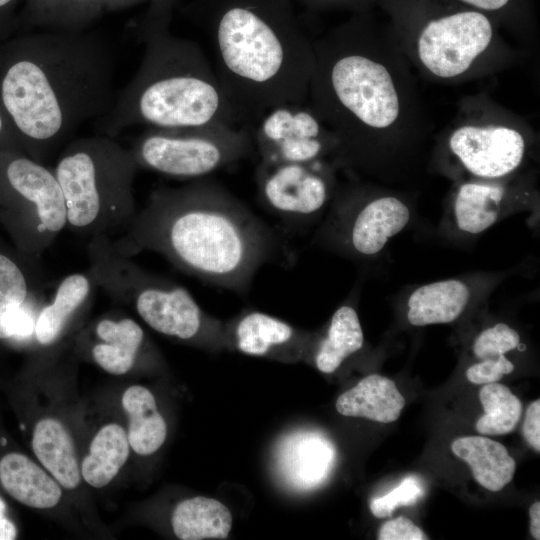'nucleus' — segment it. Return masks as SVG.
Returning <instances> with one entry per match:
<instances>
[{"label":"nucleus","mask_w":540,"mask_h":540,"mask_svg":"<svg viewBox=\"0 0 540 540\" xmlns=\"http://www.w3.org/2000/svg\"><path fill=\"white\" fill-rule=\"evenodd\" d=\"M130 149L103 135L70 141L53 168L66 207V228L88 238L122 235L137 214Z\"/></svg>","instance_id":"0eeeda50"},{"label":"nucleus","mask_w":540,"mask_h":540,"mask_svg":"<svg viewBox=\"0 0 540 540\" xmlns=\"http://www.w3.org/2000/svg\"><path fill=\"white\" fill-rule=\"evenodd\" d=\"M335 160L268 163L256 169L258 196L283 219L303 220L320 213L337 190Z\"/></svg>","instance_id":"4468645a"},{"label":"nucleus","mask_w":540,"mask_h":540,"mask_svg":"<svg viewBox=\"0 0 540 540\" xmlns=\"http://www.w3.org/2000/svg\"><path fill=\"white\" fill-rule=\"evenodd\" d=\"M291 0H193L186 12L205 31L215 72L248 124L273 107L308 100L313 40Z\"/></svg>","instance_id":"20e7f679"},{"label":"nucleus","mask_w":540,"mask_h":540,"mask_svg":"<svg viewBox=\"0 0 540 540\" xmlns=\"http://www.w3.org/2000/svg\"><path fill=\"white\" fill-rule=\"evenodd\" d=\"M247 125L209 124L188 128L148 127L130 149L139 168L178 179H201L249 156L254 148Z\"/></svg>","instance_id":"9b49d317"},{"label":"nucleus","mask_w":540,"mask_h":540,"mask_svg":"<svg viewBox=\"0 0 540 540\" xmlns=\"http://www.w3.org/2000/svg\"><path fill=\"white\" fill-rule=\"evenodd\" d=\"M530 190L519 175L504 180H457L451 202L454 223L463 233L480 234L505 215L522 209Z\"/></svg>","instance_id":"dca6fc26"},{"label":"nucleus","mask_w":540,"mask_h":540,"mask_svg":"<svg viewBox=\"0 0 540 540\" xmlns=\"http://www.w3.org/2000/svg\"><path fill=\"white\" fill-rule=\"evenodd\" d=\"M5 134V121L4 117L0 112V137Z\"/></svg>","instance_id":"37998d69"},{"label":"nucleus","mask_w":540,"mask_h":540,"mask_svg":"<svg viewBox=\"0 0 540 540\" xmlns=\"http://www.w3.org/2000/svg\"><path fill=\"white\" fill-rule=\"evenodd\" d=\"M87 256L97 287L153 330L190 341L209 329V319L186 288L136 264L117 250L112 238H89Z\"/></svg>","instance_id":"1a4fd4ad"},{"label":"nucleus","mask_w":540,"mask_h":540,"mask_svg":"<svg viewBox=\"0 0 540 540\" xmlns=\"http://www.w3.org/2000/svg\"><path fill=\"white\" fill-rule=\"evenodd\" d=\"M323 240L354 256L378 255L409 223L411 210L398 195L367 186L336 190Z\"/></svg>","instance_id":"f8f14e48"},{"label":"nucleus","mask_w":540,"mask_h":540,"mask_svg":"<svg viewBox=\"0 0 540 540\" xmlns=\"http://www.w3.org/2000/svg\"><path fill=\"white\" fill-rule=\"evenodd\" d=\"M115 59L87 30H43L25 39L0 82L3 107L27 155L47 157L87 121L112 108Z\"/></svg>","instance_id":"7ed1b4c3"},{"label":"nucleus","mask_w":540,"mask_h":540,"mask_svg":"<svg viewBox=\"0 0 540 540\" xmlns=\"http://www.w3.org/2000/svg\"><path fill=\"white\" fill-rule=\"evenodd\" d=\"M297 335L286 322L260 311H246L234 326L235 345L241 352L264 356L288 346Z\"/></svg>","instance_id":"c756f323"},{"label":"nucleus","mask_w":540,"mask_h":540,"mask_svg":"<svg viewBox=\"0 0 540 540\" xmlns=\"http://www.w3.org/2000/svg\"><path fill=\"white\" fill-rule=\"evenodd\" d=\"M475 296H479L475 286L463 279L451 278L421 285L407 299V320L413 326L453 322Z\"/></svg>","instance_id":"aec40b11"},{"label":"nucleus","mask_w":540,"mask_h":540,"mask_svg":"<svg viewBox=\"0 0 540 540\" xmlns=\"http://www.w3.org/2000/svg\"><path fill=\"white\" fill-rule=\"evenodd\" d=\"M14 0H0V12L11 6Z\"/></svg>","instance_id":"79ce46f5"},{"label":"nucleus","mask_w":540,"mask_h":540,"mask_svg":"<svg viewBox=\"0 0 540 540\" xmlns=\"http://www.w3.org/2000/svg\"><path fill=\"white\" fill-rule=\"evenodd\" d=\"M170 23L141 17L136 37L141 64L116 94L112 108L94 121L95 132L115 138L136 125L188 128L209 124L248 125L201 47L173 35Z\"/></svg>","instance_id":"39448f33"},{"label":"nucleus","mask_w":540,"mask_h":540,"mask_svg":"<svg viewBox=\"0 0 540 540\" xmlns=\"http://www.w3.org/2000/svg\"><path fill=\"white\" fill-rule=\"evenodd\" d=\"M377 6L415 74L430 82L458 85L522 58L492 17L454 0H379Z\"/></svg>","instance_id":"423d86ee"},{"label":"nucleus","mask_w":540,"mask_h":540,"mask_svg":"<svg viewBox=\"0 0 540 540\" xmlns=\"http://www.w3.org/2000/svg\"><path fill=\"white\" fill-rule=\"evenodd\" d=\"M32 450L38 461L65 489L76 488L81 481V470L70 433L55 418H43L34 425Z\"/></svg>","instance_id":"5701e85b"},{"label":"nucleus","mask_w":540,"mask_h":540,"mask_svg":"<svg viewBox=\"0 0 540 540\" xmlns=\"http://www.w3.org/2000/svg\"><path fill=\"white\" fill-rule=\"evenodd\" d=\"M492 17L500 27L525 44L536 40L534 0H454Z\"/></svg>","instance_id":"2f4dec72"},{"label":"nucleus","mask_w":540,"mask_h":540,"mask_svg":"<svg viewBox=\"0 0 540 540\" xmlns=\"http://www.w3.org/2000/svg\"><path fill=\"white\" fill-rule=\"evenodd\" d=\"M148 0H27L24 21L43 30L80 31L106 12Z\"/></svg>","instance_id":"4be33fe9"},{"label":"nucleus","mask_w":540,"mask_h":540,"mask_svg":"<svg viewBox=\"0 0 540 540\" xmlns=\"http://www.w3.org/2000/svg\"><path fill=\"white\" fill-rule=\"evenodd\" d=\"M180 0H148L144 17L171 23L173 12Z\"/></svg>","instance_id":"58836bf2"},{"label":"nucleus","mask_w":540,"mask_h":540,"mask_svg":"<svg viewBox=\"0 0 540 540\" xmlns=\"http://www.w3.org/2000/svg\"><path fill=\"white\" fill-rule=\"evenodd\" d=\"M113 242L127 257L151 251L188 275L241 295L264 264L288 256L277 231L205 178L153 190Z\"/></svg>","instance_id":"f03ea898"},{"label":"nucleus","mask_w":540,"mask_h":540,"mask_svg":"<svg viewBox=\"0 0 540 540\" xmlns=\"http://www.w3.org/2000/svg\"><path fill=\"white\" fill-rule=\"evenodd\" d=\"M484 414L476 423L483 435H503L512 432L522 414L520 400L505 385L497 382L485 384L479 391Z\"/></svg>","instance_id":"7c9ffc66"},{"label":"nucleus","mask_w":540,"mask_h":540,"mask_svg":"<svg viewBox=\"0 0 540 540\" xmlns=\"http://www.w3.org/2000/svg\"><path fill=\"white\" fill-rule=\"evenodd\" d=\"M513 370V363L505 355H500L471 365L467 369L466 377L473 384H488L498 382Z\"/></svg>","instance_id":"f704fd0d"},{"label":"nucleus","mask_w":540,"mask_h":540,"mask_svg":"<svg viewBox=\"0 0 540 540\" xmlns=\"http://www.w3.org/2000/svg\"><path fill=\"white\" fill-rule=\"evenodd\" d=\"M519 333L505 323H498L483 330L474 340L472 350L479 359L505 355L512 350H524Z\"/></svg>","instance_id":"473e14b6"},{"label":"nucleus","mask_w":540,"mask_h":540,"mask_svg":"<svg viewBox=\"0 0 540 540\" xmlns=\"http://www.w3.org/2000/svg\"><path fill=\"white\" fill-rule=\"evenodd\" d=\"M121 402L129 419L126 432L130 448L139 455L153 454L167 435L166 422L153 394L143 386L133 385L124 391Z\"/></svg>","instance_id":"a878e982"},{"label":"nucleus","mask_w":540,"mask_h":540,"mask_svg":"<svg viewBox=\"0 0 540 540\" xmlns=\"http://www.w3.org/2000/svg\"><path fill=\"white\" fill-rule=\"evenodd\" d=\"M45 294L40 258L0 241V343L20 345L33 339Z\"/></svg>","instance_id":"2eb2a0df"},{"label":"nucleus","mask_w":540,"mask_h":540,"mask_svg":"<svg viewBox=\"0 0 540 540\" xmlns=\"http://www.w3.org/2000/svg\"><path fill=\"white\" fill-rule=\"evenodd\" d=\"M379 540H426V534L410 519L400 516L386 521L378 533Z\"/></svg>","instance_id":"c9c22d12"},{"label":"nucleus","mask_w":540,"mask_h":540,"mask_svg":"<svg viewBox=\"0 0 540 540\" xmlns=\"http://www.w3.org/2000/svg\"><path fill=\"white\" fill-rule=\"evenodd\" d=\"M424 495L421 480L416 476L406 477L398 486L388 494L373 498L370 502V510L377 518H384L398 506L415 504Z\"/></svg>","instance_id":"72a5a7b5"},{"label":"nucleus","mask_w":540,"mask_h":540,"mask_svg":"<svg viewBox=\"0 0 540 540\" xmlns=\"http://www.w3.org/2000/svg\"><path fill=\"white\" fill-rule=\"evenodd\" d=\"M252 136L262 162L335 160L341 166L335 135L309 104L271 108L257 121Z\"/></svg>","instance_id":"ddd939ff"},{"label":"nucleus","mask_w":540,"mask_h":540,"mask_svg":"<svg viewBox=\"0 0 540 540\" xmlns=\"http://www.w3.org/2000/svg\"><path fill=\"white\" fill-rule=\"evenodd\" d=\"M335 447L322 434L300 431L285 437L277 449V467L283 479L297 490H310L328 477Z\"/></svg>","instance_id":"f3484780"},{"label":"nucleus","mask_w":540,"mask_h":540,"mask_svg":"<svg viewBox=\"0 0 540 540\" xmlns=\"http://www.w3.org/2000/svg\"><path fill=\"white\" fill-rule=\"evenodd\" d=\"M171 524L181 540L226 539L231 530L232 515L220 501L197 496L177 504Z\"/></svg>","instance_id":"bb28decb"},{"label":"nucleus","mask_w":540,"mask_h":540,"mask_svg":"<svg viewBox=\"0 0 540 540\" xmlns=\"http://www.w3.org/2000/svg\"><path fill=\"white\" fill-rule=\"evenodd\" d=\"M89 344L92 360L112 375H124L137 363L145 346L142 327L130 317L105 316L92 328Z\"/></svg>","instance_id":"6ab92c4d"},{"label":"nucleus","mask_w":540,"mask_h":540,"mask_svg":"<svg viewBox=\"0 0 540 540\" xmlns=\"http://www.w3.org/2000/svg\"><path fill=\"white\" fill-rule=\"evenodd\" d=\"M364 336L355 308L347 303L332 315L326 335L318 343L315 364L323 373H333L343 361L359 351Z\"/></svg>","instance_id":"c85d7f7f"},{"label":"nucleus","mask_w":540,"mask_h":540,"mask_svg":"<svg viewBox=\"0 0 540 540\" xmlns=\"http://www.w3.org/2000/svg\"><path fill=\"white\" fill-rule=\"evenodd\" d=\"M0 487L18 503L35 509L52 508L62 496L58 482L16 450L0 452Z\"/></svg>","instance_id":"412c9836"},{"label":"nucleus","mask_w":540,"mask_h":540,"mask_svg":"<svg viewBox=\"0 0 540 540\" xmlns=\"http://www.w3.org/2000/svg\"><path fill=\"white\" fill-rule=\"evenodd\" d=\"M17 536V525L10 517L8 505L0 494V540H14Z\"/></svg>","instance_id":"ea45409f"},{"label":"nucleus","mask_w":540,"mask_h":540,"mask_svg":"<svg viewBox=\"0 0 540 540\" xmlns=\"http://www.w3.org/2000/svg\"><path fill=\"white\" fill-rule=\"evenodd\" d=\"M130 453L127 432L117 423L104 425L91 441L89 453L80 465L81 476L94 488L108 485Z\"/></svg>","instance_id":"cd10ccee"},{"label":"nucleus","mask_w":540,"mask_h":540,"mask_svg":"<svg viewBox=\"0 0 540 540\" xmlns=\"http://www.w3.org/2000/svg\"><path fill=\"white\" fill-rule=\"evenodd\" d=\"M0 221L18 251L40 258L66 228L53 169L18 151L0 153Z\"/></svg>","instance_id":"9d476101"},{"label":"nucleus","mask_w":540,"mask_h":540,"mask_svg":"<svg viewBox=\"0 0 540 540\" xmlns=\"http://www.w3.org/2000/svg\"><path fill=\"white\" fill-rule=\"evenodd\" d=\"M97 288L89 270L65 276L36 316L33 339L37 344L49 347L59 342L88 309Z\"/></svg>","instance_id":"a211bd4d"},{"label":"nucleus","mask_w":540,"mask_h":540,"mask_svg":"<svg viewBox=\"0 0 540 540\" xmlns=\"http://www.w3.org/2000/svg\"><path fill=\"white\" fill-rule=\"evenodd\" d=\"M523 436L526 442L537 452H540V400L532 402L525 415Z\"/></svg>","instance_id":"4c0bfd02"},{"label":"nucleus","mask_w":540,"mask_h":540,"mask_svg":"<svg viewBox=\"0 0 540 540\" xmlns=\"http://www.w3.org/2000/svg\"><path fill=\"white\" fill-rule=\"evenodd\" d=\"M404 405L405 399L391 379L370 374L338 397L336 410L344 416L390 423L399 418Z\"/></svg>","instance_id":"b1692460"},{"label":"nucleus","mask_w":540,"mask_h":540,"mask_svg":"<svg viewBox=\"0 0 540 540\" xmlns=\"http://www.w3.org/2000/svg\"><path fill=\"white\" fill-rule=\"evenodd\" d=\"M436 141L437 165L456 180H504L520 174L537 136L525 118L481 92L458 102Z\"/></svg>","instance_id":"6e6552de"},{"label":"nucleus","mask_w":540,"mask_h":540,"mask_svg":"<svg viewBox=\"0 0 540 540\" xmlns=\"http://www.w3.org/2000/svg\"><path fill=\"white\" fill-rule=\"evenodd\" d=\"M379 0H291L311 10H348L352 13L373 10Z\"/></svg>","instance_id":"e433bc0d"},{"label":"nucleus","mask_w":540,"mask_h":540,"mask_svg":"<svg viewBox=\"0 0 540 540\" xmlns=\"http://www.w3.org/2000/svg\"><path fill=\"white\" fill-rule=\"evenodd\" d=\"M451 450L470 466L475 480L490 491H500L514 476L515 460L495 440L482 436L460 437L453 441Z\"/></svg>","instance_id":"393cba45"},{"label":"nucleus","mask_w":540,"mask_h":540,"mask_svg":"<svg viewBox=\"0 0 540 540\" xmlns=\"http://www.w3.org/2000/svg\"><path fill=\"white\" fill-rule=\"evenodd\" d=\"M309 106L335 135L341 166L389 176L424 146L429 121L416 74L373 10L313 40Z\"/></svg>","instance_id":"f257e3e1"},{"label":"nucleus","mask_w":540,"mask_h":540,"mask_svg":"<svg viewBox=\"0 0 540 540\" xmlns=\"http://www.w3.org/2000/svg\"><path fill=\"white\" fill-rule=\"evenodd\" d=\"M530 533L534 539H540V503L535 502L529 509Z\"/></svg>","instance_id":"a19ab883"}]
</instances>
